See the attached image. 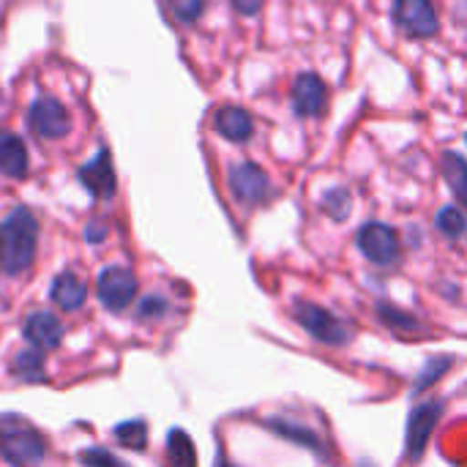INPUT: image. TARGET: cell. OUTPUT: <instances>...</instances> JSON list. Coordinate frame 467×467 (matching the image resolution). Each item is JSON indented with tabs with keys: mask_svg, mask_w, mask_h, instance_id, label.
Masks as SVG:
<instances>
[{
	"mask_svg": "<svg viewBox=\"0 0 467 467\" xmlns=\"http://www.w3.org/2000/svg\"><path fill=\"white\" fill-rule=\"evenodd\" d=\"M104 235H107V227H104V222H90V227L85 230V238H88V241H93V244H99Z\"/></svg>",
	"mask_w": 467,
	"mask_h": 467,
	"instance_id": "cell-27",
	"label": "cell"
},
{
	"mask_svg": "<svg viewBox=\"0 0 467 467\" xmlns=\"http://www.w3.org/2000/svg\"><path fill=\"white\" fill-rule=\"evenodd\" d=\"M0 172L8 175V178H22L27 172V150H25V142L0 129Z\"/></svg>",
	"mask_w": 467,
	"mask_h": 467,
	"instance_id": "cell-14",
	"label": "cell"
},
{
	"mask_svg": "<svg viewBox=\"0 0 467 467\" xmlns=\"http://www.w3.org/2000/svg\"><path fill=\"white\" fill-rule=\"evenodd\" d=\"M38 222L27 208H16L0 224V271L5 276L22 274L36 254Z\"/></svg>",
	"mask_w": 467,
	"mask_h": 467,
	"instance_id": "cell-1",
	"label": "cell"
},
{
	"mask_svg": "<svg viewBox=\"0 0 467 467\" xmlns=\"http://www.w3.org/2000/svg\"><path fill=\"white\" fill-rule=\"evenodd\" d=\"M79 462L85 467H126L118 457H112L104 449H88V451H82L79 454Z\"/></svg>",
	"mask_w": 467,
	"mask_h": 467,
	"instance_id": "cell-23",
	"label": "cell"
},
{
	"mask_svg": "<svg viewBox=\"0 0 467 467\" xmlns=\"http://www.w3.org/2000/svg\"><path fill=\"white\" fill-rule=\"evenodd\" d=\"M394 19L413 38H430L438 33V11L432 0H394Z\"/></svg>",
	"mask_w": 467,
	"mask_h": 467,
	"instance_id": "cell-6",
	"label": "cell"
},
{
	"mask_svg": "<svg viewBox=\"0 0 467 467\" xmlns=\"http://www.w3.org/2000/svg\"><path fill=\"white\" fill-rule=\"evenodd\" d=\"M219 467H233V465H227V462H219Z\"/></svg>",
	"mask_w": 467,
	"mask_h": 467,
	"instance_id": "cell-30",
	"label": "cell"
},
{
	"mask_svg": "<svg viewBox=\"0 0 467 467\" xmlns=\"http://www.w3.org/2000/svg\"><path fill=\"white\" fill-rule=\"evenodd\" d=\"M52 301L63 309V312H74V309H79L82 304H85V296H88V290H85V282L77 276V274H71V271H66V274H60L55 282H52Z\"/></svg>",
	"mask_w": 467,
	"mask_h": 467,
	"instance_id": "cell-15",
	"label": "cell"
},
{
	"mask_svg": "<svg viewBox=\"0 0 467 467\" xmlns=\"http://www.w3.org/2000/svg\"><path fill=\"white\" fill-rule=\"evenodd\" d=\"M323 208L331 219H348L350 213V194L345 189H331L326 197H323Z\"/></svg>",
	"mask_w": 467,
	"mask_h": 467,
	"instance_id": "cell-22",
	"label": "cell"
},
{
	"mask_svg": "<svg viewBox=\"0 0 467 467\" xmlns=\"http://www.w3.org/2000/svg\"><path fill=\"white\" fill-rule=\"evenodd\" d=\"M443 413V405L441 402H424L419 405L413 413H410V421H408V460L410 462H419L427 451V443L438 427V419Z\"/></svg>",
	"mask_w": 467,
	"mask_h": 467,
	"instance_id": "cell-8",
	"label": "cell"
},
{
	"mask_svg": "<svg viewBox=\"0 0 467 467\" xmlns=\"http://www.w3.org/2000/svg\"><path fill=\"white\" fill-rule=\"evenodd\" d=\"M79 181L88 186V192L99 200H109L115 194V167L107 148H101L85 167H79Z\"/></svg>",
	"mask_w": 467,
	"mask_h": 467,
	"instance_id": "cell-10",
	"label": "cell"
},
{
	"mask_svg": "<svg viewBox=\"0 0 467 467\" xmlns=\"http://www.w3.org/2000/svg\"><path fill=\"white\" fill-rule=\"evenodd\" d=\"M446 369H449V361H446V358H432V361L427 364V369L421 372V378H419L416 389H427V386H432V383L438 380V375H443Z\"/></svg>",
	"mask_w": 467,
	"mask_h": 467,
	"instance_id": "cell-25",
	"label": "cell"
},
{
	"mask_svg": "<svg viewBox=\"0 0 467 467\" xmlns=\"http://www.w3.org/2000/svg\"><path fill=\"white\" fill-rule=\"evenodd\" d=\"M164 312V301H159V298H148V301H142V306H140V315L142 317H159Z\"/></svg>",
	"mask_w": 467,
	"mask_h": 467,
	"instance_id": "cell-26",
	"label": "cell"
},
{
	"mask_svg": "<svg viewBox=\"0 0 467 467\" xmlns=\"http://www.w3.org/2000/svg\"><path fill=\"white\" fill-rule=\"evenodd\" d=\"M25 339L36 350H55L60 345V339H63V326L49 312H33L25 320Z\"/></svg>",
	"mask_w": 467,
	"mask_h": 467,
	"instance_id": "cell-12",
	"label": "cell"
},
{
	"mask_svg": "<svg viewBox=\"0 0 467 467\" xmlns=\"http://www.w3.org/2000/svg\"><path fill=\"white\" fill-rule=\"evenodd\" d=\"M435 224H438V230H441L446 238H451V241L462 238L467 230L465 213H462V211H457V208H443V211L438 213Z\"/></svg>",
	"mask_w": 467,
	"mask_h": 467,
	"instance_id": "cell-21",
	"label": "cell"
},
{
	"mask_svg": "<svg viewBox=\"0 0 467 467\" xmlns=\"http://www.w3.org/2000/svg\"><path fill=\"white\" fill-rule=\"evenodd\" d=\"M383 312V317L386 320H391V323H397V326H410V328H416V323H410V320H405L400 312H394V309H380Z\"/></svg>",
	"mask_w": 467,
	"mask_h": 467,
	"instance_id": "cell-28",
	"label": "cell"
},
{
	"mask_svg": "<svg viewBox=\"0 0 467 467\" xmlns=\"http://www.w3.org/2000/svg\"><path fill=\"white\" fill-rule=\"evenodd\" d=\"M167 467H197V451L183 430L167 435Z\"/></svg>",
	"mask_w": 467,
	"mask_h": 467,
	"instance_id": "cell-16",
	"label": "cell"
},
{
	"mask_svg": "<svg viewBox=\"0 0 467 467\" xmlns=\"http://www.w3.org/2000/svg\"><path fill=\"white\" fill-rule=\"evenodd\" d=\"M170 5H172L175 16L181 22H194V19H200V14L205 8V0H170Z\"/></svg>",
	"mask_w": 467,
	"mask_h": 467,
	"instance_id": "cell-24",
	"label": "cell"
},
{
	"mask_svg": "<svg viewBox=\"0 0 467 467\" xmlns=\"http://www.w3.org/2000/svg\"><path fill=\"white\" fill-rule=\"evenodd\" d=\"M27 123L44 140H57V137L68 134V129H71V118H68L66 107L49 96H41L33 101V107L27 109Z\"/></svg>",
	"mask_w": 467,
	"mask_h": 467,
	"instance_id": "cell-7",
	"label": "cell"
},
{
	"mask_svg": "<svg viewBox=\"0 0 467 467\" xmlns=\"http://www.w3.org/2000/svg\"><path fill=\"white\" fill-rule=\"evenodd\" d=\"M216 131L222 137H227L230 142H246L254 131V120L246 109L241 107H222L213 118Z\"/></svg>",
	"mask_w": 467,
	"mask_h": 467,
	"instance_id": "cell-13",
	"label": "cell"
},
{
	"mask_svg": "<svg viewBox=\"0 0 467 467\" xmlns=\"http://www.w3.org/2000/svg\"><path fill=\"white\" fill-rule=\"evenodd\" d=\"M328 101V90L323 85V79L317 74H301L293 82V107L298 115H320L326 109Z\"/></svg>",
	"mask_w": 467,
	"mask_h": 467,
	"instance_id": "cell-11",
	"label": "cell"
},
{
	"mask_svg": "<svg viewBox=\"0 0 467 467\" xmlns=\"http://www.w3.org/2000/svg\"><path fill=\"white\" fill-rule=\"evenodd\" d=\"M443 175L451 186V192L457 194V200L467 205V159H462L454 150L443 153Z\"/></svg>",
	"mask_w": 467,
	"mask_h": 467,
	"instance_id": "cell-17",
	"label": "cell"
},
{
	"mask_svg": "<svg viewBox=\"0 0 467 467\" xmlns=\"http://www.w3.org/2000/svg\"><path fill=\"white\" fill-rule=\"evenodd\" d=\"M235 5H238L241 11H246V14H254V11L260 8V0H235Z\"/></svg>",
	"mask_w": 467,
	"mask_h": 467,
	"instance_id": "cell-29",
	"label": "cell"
},
{
	"mask_svg": "<svg viewBox=\"0 0 467 467\" xmlns=\"http://www.w3.org/2000/svg\"><path fill=\"white\" fill-rule=\"evenodd\" d=\"M358 249L364 252L367 260L378 263V265H391L400 257V238L389 224L380 222H369L358 230L356 235Z\"/></svg>",
	"mask_w": 467,
	"mask_h": 467,
	"instance_id": "cell-5",
	"label": "cell"
},
{
	"mask_svg": "<svg viewBox=\"0 0 467 467\" xmlns=\"http://www.w3.org/2000/svg\"><path fill=\"white\" fill-rule=\"evenodd\" d=\"M14 372L19 375V380L25 383H41L44 380V358L41 350H30V353H19L14 358Z\"/></svg>",
	"mask_w": 467,
	"mask_h": 467,
	"instance_id": "cell-18",
	"label": "cell"
},
{
	"mask_svg": "<svg viewBox=\"0 0 467 467\" xmlns=\"http://www.w3.org/2000/svg\"><path fill=\"white\" fill-rule=\"evenodd\" d=\"M96 293L109 312H123L137 296V276L123 265H109L99 274Z\"/></svg>",
	"mask_w": 467,
	"mask_h": 467,
	"instance_id": "cell-4",
	"label": "cell"
},
{
	"mask_svg": "<svg viewBox=\"0 0 467 467\" xmlns=\"http://www.w3.org/2000/svg\"><path fill=\"white\" fill-rule=\"evenodd\" d=\"M115 438H118L120 446L134 449V451H142L145 443H148V427L142 421H126V424H118L115 427Z\"/></svg>",
	"mask_w": 467,
	"mask_h": 467,
	"instance_id": "cell-20",
	"label": "cell"
},
{
	"mask_svg": "<svg viewBox=\"0 0 467 467\" xmlns=\"http://www.w3.org/2000/svg\"><path fill=\"white\" fill-rule=\"evenodd\" d=\"M361 467H369V465H361Z\"/></svg>",
	"mask_w": 467,
	"mask_h": 467,
	"instance_id": "cell-31",
	"label": "cell"
},
{
	"mask_svg": "<svg viewBox=\"0 0 467 467\" xmlns=\"http://www.w3.org/2000/svg\"><path fill=\"white\" fill-rule=\"evenodd\" d=\"M268 427H271L274 432H279L282 438H287V441H296V443H301L304 449L323 454V443L317 441V435H312V432L301 430L298 424H287V421H268Z\"/></svg>",
	"mask_w": 467,
	"mask_h": 467,
	"instance_id": "cell-19",
	"label": "cell"
},
{
	"mask_svg": "<svg viewBox=\"0 0 467 467\" xmlns=\"http://www.w3.org/2000/svg\"><path fill=\"white\" fill-rule=\"evenodd\" d=\"M0 454L14 467L41 465L47 454L44 438L19 416H3L0 419Z\"/></svg>",
	"mask_w": 467,
	"mask_h": 467,
	"instance_id": "cell-2",
	"label": "cell"
},
{
	"mask_svg": "<svg viewBox=\"0 0 467 467\" xmlns=\"http://www.w3.org/2000/svg\"><path fill=\"white\" fill-rule=\"evenodd\" d=\"M296 320L323 345H348L350 342V328L317 304L298 301L296 304Z\"/></svg>",
	"mask_w": 467,
	"mask_h": 467,
	"instance_id": "cell-3",
	"label": "cell"
},
{
	"mask_svg": "<svg viewBox=\"0 0 467 467\" xmlns=\"http://www.w3.org/2000/svg\"><path fill=\"white\" fill-rule=\"evenodd\" d=\"M230 189L233 194L246 202V205H257V202H265L268 194H271V181L268 175L252 164V161H244V164H235L230 170Z\"/></svg>",
	"mask_w": 467,
	"mask_h": 467,
	"instance_id": "cell-9",
	"label": "cell"
}]
</instances>
